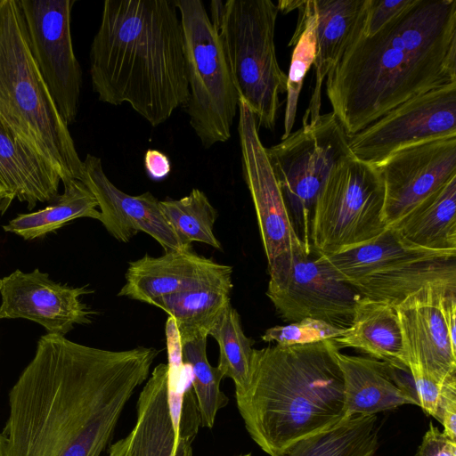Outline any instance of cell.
I'll use <instances>...</instances> for the list:
<instances>
[{"label": "cell", "instance_id": "obj_1", "mask_svg": "<svg viewBox=\"0 0 456 456\" xmlns=\"http://www.w3.org/2000/svg\"><path fill=\"white\" fill-rule=\"evenodd\" d=\"M159 351H110L47 333L8 394L0 456H101Z\"/></svg>", "mask_w": 456, "mask_h": 456}, {"label": "cell", "instance_id": "obj_2", "mask_svg": "<svg viewBox=\"0 0 456 456\" xmlns=\"http://www.w3.org/2000/svg\"><path fill=\"white\" fill-rule=\"evenodd\" d=\"M364 15L326 78L348 137L411 98L456 84V0H411L369 37L361 33Z\"/></svg>", "mask_w": 456, "mask_h": 456}, {"label": "cell", "instance_id": "obj_3", "mask_svg": "<svg viewBox=\"0 0 456 456\" xmlns=\"http://www.w3.org/2000/svg\"><path fill=\"white\" fill-rule=\"evenodd\" d=\"M175 1L106 0L90 48L99 101L128 103L152 126L186 104L189 86Z\"/></svg>", "mask_w": 456, "mask_h": 456}, {"label": "cell", "instance_id": "obj_4", "mask_svg": "<svg viewBox=\"0 0 456 456\" xmlns=\"http://www.w3.org/2000/svg\"><path fill=\"white\" fill-rule=\"evenodd\" d=\"M339 348L327 339L253 349L248 385L235 398L249 436L269 456H286L347 418Z\"/></svg>", "mask_w": 456, "mask_h": 456}, {"label": "cell", "instance_id": "obj_5", "mask_svg": "<svg viewBox=\"0 0 456 456\" xmlns=\"http://www.w3.org/2000/svg\"><path fill=\"white\" fill-rule=\"evenodd\" d=\"M0 124L66 184L83 160L30 51L19 0H0Z\"/></svg>", "mask_w": 456, "mask_h": 456}, {"label": "cell", "instance_id": "obj_6", "mask_svg": "<svg viewBox=\"0 0 456 456\" xmlns=\"http://www.w3.org/2000/svg\"><path fill=\"white\" fill-rule=\"evenodd\" d=\"M210 12L239 99L248 104L257 126L273 130L287 82L274 45L278 4L271 0H213Z\"/></svg>", "mask_w": 456, "mask_h": 456}, {"label": "cell", "instance_id": "obj_7", "mask_svg": "<svg viewBox=\"0 0 456 456\" xmlns=\"http://www.w3.org/2000/svg\"><path fill=\"white\" fill-rule=\"evenodd\" d=\"M184 43L189 122L201 144L224 142L238 110L233 85L219 38L200 0H175Z\"/></svg>", "mask_w": 456, "mask_h": 456}, {"label": "cell", "instance_id": "obj_8", "mask_svg": "<svg viewBox=\"0 0 456 456\" xmlns=\"http://www.w3.org/2000/svg\"><path fill=\"white\" fill-rule=\"evenodd\" d=\"M348 139L331 111L266 148L294 229L308 248L317 198L332 170L354 157Z\"/></svg>", "mask_w": 456, "mask_h": 456}, {"label": "cell", "instance_id": "obj_9", "mask_svg": "<svg viewBox=\"0 0 456 456\" xmlns=\"http://www.w3.org/2000/svg\"><path fill=\"white\" fill-rule=\"evenodd\" d=\"M384 187L376 167L352 157L330 173L311 222L312 249L330 256L383 232Z\"/></svg>", "mask_w": 456, "mask_h": 456}, {"label": "cell", "instance_id": "obj_10", "mask_svg": "<svg viewBox=\"0 0 456 456\" xmlns=\"http://www.w3.org/2000/svg\"><path fill=\"white\" fill-rule=\"evenodd\" d=\"M266 295L284 322L313 318L339 326L350 322L362 297L304 242L268 267Z\"/></svg>", "mask_w": 456, "mask_h": 456}, {"label": "cell", "instance_id": "obj_11", "mask_svg": "<svg viewBox=\"0 0 456 456\" xmlns=\"http://www.w3.org/2000/svg\"><path fill=\"white\" fill-rule=\"evenodd\" d=\"M31 53L57 110L69 126L78 111L82 73L74 53V0H19Z\"/></svg>", "mask_w": 456, "mask_h": 456}, {"label": "cell", "instance_id": "obj_12", "mask_svg": "<svg viewBox=\"0 0 456 456\" xmlns=\"http://www.w3.org/2000/svg\"><path fill=\"white\" fill-rule=\"evenodd\" d=\"M200 417L192 388L183 394L178 441L174 426L169 364L159 363L142 387L133 429L109 447L108 456H193Z\"/></svg>", "mask_w": 456, "mask_h": 456}, {"label": "cell", "instance_id": "obj_13", "mask_svg": "<svg viewBox=\"0 0 456 456\" xmlns=\"http://www.w3.org/2000/svg\"><path fill=\"white\" fill-rule=\"evenodd\" d=\"M456 135V84L400 104L348 139L354 158L377 166L394 152Z\"/></svg>", "mask_w": 456, "mask_h": 456}, {"label": "cell", "instance_id": "obj_14", "mask_svg": "<svg viewBox=\"0 0 456 456\" xmlns=\"http://www.w3.org/2000/svg\"><path fill=\"white\" fill-rule=\"evenodd\" d=\"M238 110L243 178L252 199L270 267L303 241L292 224L266 148L260 140L256 118L241 99H239Z\"/></svg>", "mask_w": 456, "mask_h": 456}, {"label": "cell", "instance_id": "obj_15", "mask_svg": "<svg viewBox=\"0 0 456 456\" xmlns=\"http://www.w3.org/2000/svg\"><path fill=\"white\" fill-rule=\"evenodd\" d=\"M374 167L384 187L387 228L456 176V135L405 147Z\"/></svg>", "mask_w": 456, "mask_h": 456}, {"label": "cell", "instance_id": "obj_16", "mask_svg": "<svg viewBox=\"0 0 456 456\" xmlns=\"http://www.w3.org/2000/svg\"><path fill=\"white\" fill-rule=\"evenodd\" d=\"M93 291L53 281L36 268L31 273L15 270L0 280V319H26L48 333L65 336L75 324H88L95 312L81 301Z\"/></svg>", "mask_w": 456, "mask_h": 456}, {"label": "cell", "instance_id": "obj_17", "mask_svg": "<svg viewBox=\"0 0 456 456\" xmlns=\"http://www.w3.org/2000/svg\"><path fill=\"white\" fill-rule=\"evenodd\" d=\"M98 202L100 222L120 242L142 232L155 239L165 252L190 250L165 217L159 200L150 191L132 196L120 191L106 175L99 157L87 154L79 179Z\"/></svg>", "mask_w": 456, "mask_h": 456}, {"label": "cell", "instance_id": "obj_18", "mask_svg": "<svg viewBox=\"0 0 456 456\" xmlns=\"http://www.w3.org/2000/svg\"><path fill=\"white\" fill-rule=\"evenodd\" d=\"M232 267L190 250H171L161 256L145 254L131 261L126 283L118 293L146 304L160 297L209 287H233Z\"/></svg>", "mask_w": 456, "mask_h": 456}, {"label": "cell", "instance_id": "obj_19", "mask_svg": "<svg viewBox=\"0 0 456 456\" xmlns=\"http://www.w3.org/2000/svg\"><path fill=\"white\" fill-rule=\"evenodd\" d=\"M453 286L431 285L395 306L407 364L419 365L439 384L456 378V350L452 347L439 300Z\"/></svg>", "mask_w": 456, "mask_h": 456}, {"label": "cell", "instance_id": "obj_20", "mask_svg": "<svg viewBox=\"0 0 456 456\" xmlns=\"http://www.w3.org/2000/svg\"><path fill=\"white\" fill-rule=\"evenodd\" d=\"M347 417L377 415L404 404L419 405L408 367H396L364 356L338 351Z\"/></svg>", "mask_w": 456, "mask_h": 456}, {"label": "cell", "instance_id": "obj_21", "mask_svg": "<svg viewBox=\"0 0 456 456\" xmlns=\"http://www.w3.org/2000/svg\"><path fill=\"white\" fill-rule=\"evenodd\" d=\"M61 179L42 159L0 124V200L5 211L16 199L32 209L54 200Z\"/></svg>", "mask_w": 456, "mask_h": 456}, {"label": "cell", "instance_id": "obj_22", "mask_svg": "<svg viewBox=\"0 0 456 456\" xmlns=\"http://www.w3.org/2000/svg\"><path fill=\"white\" fill-rule=\"evenodd\" d=\"M315 1V80L307 109L302 118V126L313 124L320 117L323 81L342 55L350 36L364 13L367 0Z\"/></svg>", "mask_w": 456, "mask_h": 456}, {"label": "cell", "instance_id": "obj_23", "mask_svg": "<svg viewBox=\"0 0 456 456\" xmlns=\"http://www.w3.org/2000/svg\"><path fill=\"white\" fill-rule=\"evenodd\" d=\"M335 341L339 347L359 349L393 366L408 367L396 310L386 302L362 297L350 326Z\"/></svg>", "mask_w": 456, "mask_h": 456}, {"label": "cell", "instance_id": "obj_24", "mask_svg": "<svg viewBox=\"0 0 456 456\" xmlns=\"http://www.w3.org/2000/svg\"><path fill=\"white\" fill-rule=\"evenodd\" d=\"M390 227L412 247L456 253V176Z\"/></svg>", "mask_w": 456, "mask_h": 456}, {"label": "cell", "instance_id": "obj_25", "mask_svg": "<svg viewBox=\"0 0 456 456\" xmlns=\"http://www.w3.org/2000/svg\"><path fill=\"white\" fill-rule=\"evenodd\" d=\"M321 256V255H320ZM338 274L351 282L411 262L456 257V253L433 251L403 242L391 227L375 238L330 256H321Z\"/></svg>", "mask_w": 456, "mask_h": 456}, {"label": "cell", "instance_id": "obj_26", "mask_svg": "<svg viewBox=\"0 0 456 456\" xmlns=\"http://www.w3.org/2000/svg\"><path fill=\"white\" fill-rule=\"evenodd\" d=\"M348 283L362 297L395 306L410 295L428 286L456 287V257L403 264Z\"/></svg>", "mask_w": 456, "mask_h": 456}, {"label": "cell", "instance_id": "obj_27", "mask_svg": "<svg viewBox=\"0 0 456 456\" xmlns=\"http://www.w3.org/2000/svg\"><path fill=\"white\" fill-rule=\"evenodd\" d=\"M232 287H209L154 299L155 305L175 323L180 345L207 338L231 304Z\"/></svg>", "mask_w": 456, "mask_h": 456}, {"label": "cell", "instance_id": "obj_28", "mask_svg": "<svg viewBox=\"0 0 456 456\" xmlns=\"http://www.w3.org/2000/svg\"><path fill=\"white\" fill-rule=\"evenodd\" d=\"M63 185V193L59 194L51 205L35 212L20 214L4 224L3 229L25 240H33L77 218L89 217L100 221L98 202L83 182L73 179Z\"/></svg>", "mask_w": 456, "mask_h": 456}, {"label": "cell", "instance_id": "obj_29", "mask_svg": "<svg viewBox=\"0 0 456 456\" xmlns=\"http://www.w3.org/2000/svg\"><path fill=\"white\" fill-rule=\"evenodd\" d=\"M377 415L347 417L295 444L286 456H374L379 447Z\"/></svg>", "mask_w": 456, "mask_h": 456}, {"label": "cell", "instance_id": "obj_30", "mask_svg": "<svg viewBox=\"0 0 456 456\" xmlns=\"http://www.w3.org/2000/svg\"><path fill=\"white\" fill-rule=\"evenodd\" d=\"M297 10L299 15L296 31L289 44L294 45V49L287 74L284 133L281 140L292 133L303 82L316 55V1H302Z\"/></svg>", "mask_w": 456, "mask_h": 456}, {"label": "cell", "instance_id": "obj_31", "mask_svg": "<svg viewBox=\"0 0 456 456\" xmlns=\"http://www.w3.org/2000/svg\"><path fill=\"white\" fill-rule=\"evenodd\" d=\"M159 205L167 222L183 242L191 245L192 241H199L222 248L213 231L217 211L202 191L194 188L187 196L159 200Z\"/></svg>", "mask_w": 456, "mask_h": 456}, {"label": "cell", "instance_id": "obj_32", "mask_svg": "<svg viewBox=\"0 0 456 456\" xmlns=\"http://www.w3.org/2000/svg\"><path fill=\"white\" fill-rule=\"evenodd\" d=\"M181 346V360L191 370V386L200 417V425L211 428L218 411L229 398L220 389L223 374L209 364L207 358V338L195 339Z\"/></svg>", "mask_w": 456, "mask_h": 456}, {"label": "cell", "instance_id": "obj_33", "mask_svg": "<svg viewBox=\"0 0 456 456\" xmlns=\"http://www.w3.org/2000/svg\"><path fill=\"white\" fill-rule=\"evenodd\" d=\"M210 336L220 349L217 368L224 378L233 380L235 393L243 391L248 382L254 340L245 335L240 314L232 305Z\"/></svg>", "mask_w": 456, "mask_h": 456}, {"label": "cell", "instance_id": "obj_34", "mask_svg": "<svg viewBox=\"0 0 456 456\" xmlns=\"http://www.w3.org/2000/svg\"><path fill=\"white\" fill-rule=\"evenodd\" d=\"M346 328L327 322L305 318L285 325H276L265 330L261 337L265 342L289 346L335 339L343 335Z\"/></svg>", "mask_w": 456, "mask_h": 456}, {"label": "cell", "instance_id": "obj_35", "mask_svg": "<svg viewBox=\"0 0 456 456\" xmlns=\"http://www.w3.org/2000/svg\"><path fill=\"white\" fill-rule=\"evenodd\" d=\"M411 3V0H367L361 33L365 37L375 34Z\"/></svg>", "mask_w": 456, "mask_h": 456}, {"label": "cell", "instance_id": "obj_36", "mask_svg": "<svg viewBox=\"0 0 456 456\" xmlns=\"http://www.w3.org/2000/svg\"><path fill=\"white\" fill-rule=\"evenodd\" d=\"M435 419L443 425V433L456 441V378L443 383Z\"/></svg>", "mask_w": 456, "mask_h": 456}, {"label": "cell", "instance_id": "obj_37", "mask_svg": "<svg viewBox=\"0 0 456 456\" xmlns=\"http://www.w3.org/2000/svg\"><path fill=\"white\" fill-rule=\"evenodd\" d=\"M416 456H456V441L430 422Z\"/></svg>", "mask_w": 456, "mask_h": 456}, {"label": "cell", "instance_id": "obj_38", "mask_svg": "<svg viewBox=\"0 0 456 456\" xmlns=\"http://www.w3.org/2000/svg\"><path fill=\"white\" fill-rule=\"evenodd\" d=\"M439 308L452 347L456 350V291L444 293L439 300Z\"/></svg>", "mask_w": 456, "mask_h": 456}, {"label": "cell", "instance_id": "obj_39", "mask_svg": "<svg viewBox=\"0 0 456 456\" xmlns=\"http://www.w3.org/2000/svg\"><path fill=\"white\" fill-rule=\"evenodd\" d=\"M144 167L151 179L159 181L169 175L171 164L166 154L158 150L149 149L144 155Z\"/></svg>", "mask_w": 456, "mask_h": 456}, {"label": "cell", "instance_id": "obj_40", "mask_svg": "<svg viewBox=\"0 0 456 456\" xmlns=\"http://www.w3.org/2000/svg\"><path fill=\"white\" fill-rule=\"evenodd\" d=\"M0 212H2V213H4V208H3V204H2V202H1V200H0Z\"/></svg>", "mask_w": 456, "mask_h": 456}, {"label": "cell", "instance_id": "obj_41", "mask_svg": "<svg viewBox=\"0 0 456 456\" xmlns=\"http://www.w3.org/2000/svg\"><path fill=\"white\" fill-rule=\"evenodd\" d=\"M238 456H252L251 453H245V454H240V455H238Z\"/></svg>", "mask_w": 456, "mask_h": 456}]
</instances>
